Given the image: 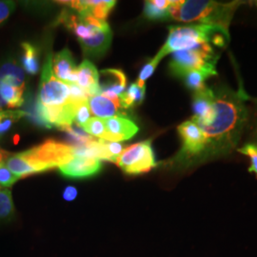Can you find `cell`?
Returning a JSON list of instances; mask_svg holds the SVG:
<instances>
[{"label": "cell", "mask_w": 257, "mask_h": 257, "mask_svg": "<svg viewBox=\"0 0 257 257\" xmlns=\"http://www.w3.org/2000/svg\"><path fill=\"white\" fill-rule=\"evenodd\" d=\"M213 90L215 98L211 108L191 119L201 138V164L234 150L248 121L245 102L249 97L243 90L235 92L227 87Z\"/></svg>", "instance_id": "cell-1"}, {"label": "cell", "mask_w": 257, "mask_h": 257, "mask_svg": "<svg viewBox=\"0 0 257 257\" xmlns=\"http://www.w3.org/2000/svg\"><path fill=\"white\" fill-rule=\"evenodd\" d=\"M241 2L220 3L210 0L173 1L168 12L171 19L181 22L215 25L229 32L230 21Z\"/></svg>", "instance_id": "cell-2"}, {"label": "cell", "mask_w": 257, "mask_h": 257, "mask_svg": "<svg viewBox=\"0 0 257 257\" xmlns=\"http://www.w3.org/2000/svg\"><path fill=\"white\" fill-rule=\"evenodd\" d=\"M230 40V33L215 26L195 23L185 26H171L165 44L157 53L161 58L175 52L191 50L202 44L224 47Z\"/></svg>", "instance_id": "cell-3"}, {"label": "cell", "mask_w": 257, "mask_h": 257, "mask_svg": "<svg viewBox=\"0 0 257 257\" xmlns=\"http://www.w3.org/2000/svg\"><path fill=\"white\" fill-rule=\"evenodd\" d=\"M218 59L219 55L211 44H202L191 50L173 53L170 70L177 77H183L192 71H202L213 76L217 75Z\"/></svg>", "instance_id": "cell-4"}, {"label": "cell", "mask_w": 257, "mask_h": 257, "mask_svg": "<svg viewBox=\"0 0 257 257\" xmlns=\"http://www.w3.org/2000/svg\"><path fill=\"white\" fill-rule=\"evenodd\" d=\"M37 173L67 164L74 158V147L48 140L45 143L20 153Z\"/></svg>", "instance_id": "cell-5"}, {"label": "cell", "mask_w": 257, "mask_h": 257, "mask_svg": "<svg viewBox=\"0 0 257 257\" xmlns=\"http://www.w3.org/2000/svg\"><path fill=\"white\" fill-rule=\"evenodd\" d=\"M69 101V85L55 76L53 70V57L50 54L43 66L37 103L45 107H61Z\"/></svg>", "instance_id": "cell-6"}, {"label": "cell", "mask_w": 257, "mask_h": 257, "mask_svg": "<svg viewBox=\"0 0 257 257\" xmlns=\"http://www.w3.org/2000/svg\"><path fill=\"white\" fill-rule=\"evenodd\" d=\"M117 165L128 175L150 172L157 165L151 141L146 140L126 148L120 156Z\"/></svg>", "instance_id": "cell-7"}, {"label": "cell", "mask_w": 257, "mask_h": 257, "mask_svg": "<svg viewBox=\"0 0 257 257\" xmlns=\"http://www.w3.org/2000/svg\"><path fill=\"white\" fill-rule=\"evenodd\" d=\"M101 161L98 159L74 156L67 164L59 167L62 175L69 178H87L96 175L101 171Z\"/></svg>", "instance_id": "cell-8"}, {"label": "cell", "mask_w": 257, "mask_h": 257, "mask_svg": "<svg viewBox=\"0 0 257 257\" xmlns=\"http://www.w3.org/2000/svg\"><path fill=\"white\" fill-rule=\"evenodd\" d=\"M104 123L106 128V137L103 140L111 142L128 140L134 138L139 130L136 123H134L132 120L119 115L104 119Z\"/></svg>", "instance_id": "cell-9"}, {"label": "cell", "mask_w": 257, "mask_h": 257, "mask_svg": "<svg viewBox=\"0 0 257 257\" xmlns=\"http://www.w3.org/2000/svg\"><path fill=\"white\" fill-rule=\"evenodd\" d=\"M53 70L55 76L62 82L66 84L77 83V68L69 50L65 49L55 55Z\"/></svg>", "instance_id": "cell-10"}, {"label": "cell", "mask_w": 257, "mask_h": 257, "mask_svg": "<svg viewBox=\"0 0 257 257\" xmlns=\"http://www.w3.org/2000/svg\"><path fill=\"white\" fill-rule=\"evenodd\" d=\"M99 73L91 61L84 60L77 68V85L87 92L90 97L101 94L98 84Z\"/></svg>", "instance_id": "cell-11"}, {"label": "cell", "mask_w": 257, "mask_h": 257, "mask_svg": "<svg viewBox=\"0 0 257 257\" xmlns=\"http://www.w3.org/2000/svg\"><path fill=\"white\" fill-rule=\"evenodd\" d=\"M98 84L102 92H111L120 96L126 90V75L120 70L108 69L99 73Z\"/></svg>", "instance_id": "cell-12"}, {"label": "cell", "mask_w": 257, "mask_h": 257, "mask_svg": "<svg viewBox=\"0 0 257 257\" xmlns=\"http://www.w3.org/2000/svg\"><path fill=\"white\" fill-rule=\"evenodd\" d=\"M111 41V31L110 28L104 29L97 32L92 37L79 40L82 47L84 54L92 57H98L104 55V53L109 49Z\"/></svg>", "instance_id": "cell-13"}, {"label": "cell", "mask_w": 257, "mask_h": 257, "mask_svg": "<svg viewBox=\"0 0 257 257\" xmlns=\"http://www.w3.org/2000/svg\"><path fill=\"white\" fill-rule=\"evenodd\" d=\"M89 106L92 114L101 119L117 116V114L119 113L120 105L111 101L110 99L101 94L92 96L89 99Z\"/></svg>", "instance_id": "cell-14"}, {"label": "cell", "mask_w": 257, "mask_h": 257, "mask_svg": "<svg viewBox=\"0 0 257 257\" xmlns=\"http://www.w3.org/2000/svg\"><path fill=\"white\" fill-rule=\"evenodd\" d=\"M0 82L24 90L26 83L23 69L14 62L2 65L0 68Z\"/></svg>", "instance_id": "cell-15"}, {"label": "cell", "mask_w": 257, "mask_h": 257, "mask_svg": "<svg viewBox=\"0 0 257 257\" xmlns=\"http://www.w3.org/2000/svg\"><path fill=\"white\" fill-rule=\"evenodd\" d=\"M146 92V86H141L138 83L132 84L126 92H123L119 96L120 106L123 109H131L137 104H141Z\"/></svg>", "instance_id": "cell-16"}, {"label": "cell", "mask_w": 257, "mask_h": 257, "mask_svg": "<svg viewBox=\"0 0 257 257\" xmlns=\"http://www.w3.org/2000/svg\"><path fill=\"white\" fill-rule=\"evenodd\" d=\"M23 91L19 88L0 82V95L6 103L7 108H19L23 103Z\"/></svg>", "instance_id": "cell-17"}, {"label": "cell", "mask_w": 257, "mask_h": 257, "mask_svg": "<svg viewBox=\"0 0 257 257\" xmlns=\"http://www.w3.org/2000/svg\"><path fill=\"white\" fill-rule=\"evenodd\" d=\"M21 47L23 49L22 64L24 70L28 74H37L39 71V61L37 49L28 42L22 43Z\"/></svg>", "instance_id": "cell-18"}, {"label": "cell", "mask_w": 257, "mask_h": 257, "mask_svg": "<svg viewBox=\"0 0 257 257\" xmlns=\"http://www.w3.org/2000/svg\"><path fill=\"white\" fill-rule=\"evenodd\" d=\"M210 77H211L210 74L202 71H192L183 76L186 86L194 92L206 88V80Z\"/></svg>", "instance_id": "cell-19"}, {"label": "cell", "mask_w": 257, "mask_h": 257, "mask_svg": "<svg viewBox=\"0 0 257 257\" xmlns=\"http://www.w3.org/2000/svg\"><path fill=\"white\" fill-rule=\"evenodd\" d=\"M24 115L26 113L21 110H0V138L12 128L15 121Z\"/></svg>", "instance_id": "cell-20"}, {"label": "cell", "mask_w": 257, "mask_h": 257, "mask_svg": "<svg viewBox=\"0 0 257 257\" xmlns=\"http://www.w3.org/2000/svg\"><path fill=\"white\" fill-rule=\"evenodd\" d=\"M15 212L12 193L8 189L0 188V219H8Z\"/></svg>", "instance_id": "cell-21"}, {"label": "cell", "mask_w": 257, "mask_h": 257, "mask_svg": "<svg viewBox=\"0 0 257 257\" xmlns=\"http://www.w3.org/2000/svg\"><path fill=\"white\" fill-rule=\"evenodd\" d=\"M83 130L92 137L104 139L106 137V128L104 119L98 117H92L82 127Z\"/></svg>", "instance_id": "cell-22"}, {"label": "cell", "mask_w": 257, "mask_h": 257, "mask_svg": "<svg viewBox=\"0 0 257 257\" xmlns=\"http://www.w3.org/2000/svg\"><path fill=\"white\" fill-rule=\"evenodd\" d=\"M115 3V1H100L97 5L88 8L87 11L95 19L105 21Z\"/></svg>", "instance_id": "cell-23"}, {"label": "cell", "mask_w": 257, "mask_h": 257, "mask_svg": "<svg viewBox=\"0 0 257 257\" xmlns=\"http://www.w3.org/2000/svg\"><path fill=\"white\" fill-rule=\"evenodd\" d=\"M99 140L107 154L108 161H111V162H114L117 164L120 156L124 151L123 145L119 142H111V141H107V140H103V139H99Z\"/></svg>", "instance_id": "cell-24"}, {"label": "cell", "mask_w": 257, "mask_h": 257, "mask_svg": "<svg viewBox=\"0 0 257 257\" xmlns=\"http://www.w3.org/2000/svg\"><path fill=\"white\" fill-rule=\"evenodd\" d=\"M161 59L162 58L159 55H156L152 60H150L147 64L143 67V69L141 70L137 83L141 85V86H144L145 81L147 80L149 77L152 76V74H154V72L156 71V67L158 66L159 62L161 61Z\"/></svg>", "instance_id": "cell-25"}, {"label": "cell", "mask_w": 257, "mask_h": 257, "mask_svg": "<svg viewBox=\"0 0 257 257\" xmlns=\"http://www.w3.org/2000/svg\"><path fill=\"white\" fill-rule=\"evenodd\" d=\"M240 154L248 156L250 159V167L248 168L249 173H253L257 177V145L248 143L237 150Z\"/></svg>", "instance_id": "cell-26"}, {"label": "cell", "mask_w": 257, "mask_h": 257, "mask_svg": "<svg viewBox=\"0 0 257 257\" xmlns=\"http://www.w3.org/2000/svg\"><path fill=\"white\" fill-rule=\"evenodd\" d=\"M144 15L147 19H152V20L170 19V15H169L168 10L158 9L154 4L151 3V1L145 2Z\"/></svg>", "instance_id": "cell-27"}, {"label": "cell", "mask_w": 257, "mask_h": 257, "mask_svg": "<svg viewBox=\"0 0 257 257\" xmlns=\"http://www.w3.org/2000/svg\"><path fill=\"white\" fill-rule=\"evenodd\" d=\"M91 110L89 106V101H85L81 103L77 110H76V114H75V119L77 126L82 128L83 126L91 119Z\"/></svg>", "instance_id": "cell-28"}, {"label": "cell", "mask_w": 257, "mask_h": 257, "mask_svg": "<svg viewBox=\"0 0 257 257\" xmlns=\"http://www.w3.org/2000/svg\"><path fill=\"white\" fill-rule=\"evenodd\" d=\"M70 88V100L76 102V103H82V102L89 101L91 98L90 95L80 88L76 83L74 84H68Z\"/></svg>", "instance_id": "cell-29"}, {"label": "cell", "mask_w": 257, "mask_h": 257, "mask_svg": "<svg viewBox=\"0 0 257 257\" xmlns=\"http://www.w3.org/2000/svg\"><path fill=\"white\" fill-rule=\"evenodd\" d=\"M15 9V3L12 1H0V24L8 19Z\"/></svg>", "instance_id": "cell-30"}, {"label": "cell", "mask_w": 257, "mask_h": 257, "mask_svg": "<svg viewBox=\"0 0 257 257\" xmlns=\"http://www.w3.org/2000/svg\"><path fill=\"white\" fill-rule=\"evenodd\" d=\"M76 197H77V190L73 186H68L63 192V198L66 201L71 202V201H74Z\"/></svg>", "instance_id": "cell-31"}, {"label": "cell", "mask_w": 257, "mask_h": 257, "mask_svg": "<svg viewBox=\"0 0 257 257\" xmlns=\"http://www.w3.org/2000/svg\"><path fill=\"white\" fill-rule=\"evenodd\" d=\"M151 3L154 4L158 9L168 10L169 7L172 5L173 1H171V0H152Z\"/></svg>", "instance_id": "cell-32"}, {"label": "cell", "mask_w": 257, "mask_h": 257, "mask_svg": "<svg viewBox=\"0 0 257 257\" xmlns=\"http://www.w3.org/2000/svg\"><path fill=\"white\" fill-rule=\"evenodd\" d=\"M3 108H7V105H6V103L2 99V97L0 95V110H2Z\"/></svg>", "instance_id": "cell-33"}, {"label": "cell", "mask_w": 257, "mask_h": 257, "mask_svg": "<svg viewBox=\"0 0 257 257\" xmlns=\"http://www.w3.org/2000/svg\"><path fill=\"white\" fill-rule=\"evenodd\" d=\"M255 101V106H256V108H255V119H254V127H255V135L257 136V99L256 100H254Z\"/></svg>", "instance_id": "cell-34"}, {"label": "cell", "mask_w": 257, "mask_h": 257, "mask_svg": "<svg viewBox=\"0 0 257 257\" xmlns=\"http://www.w3.org/2000/svg\"></svg>", "instance_id": "cell-35"}]
</instances>
